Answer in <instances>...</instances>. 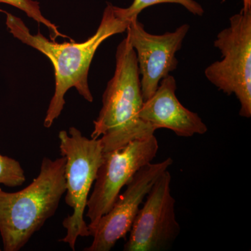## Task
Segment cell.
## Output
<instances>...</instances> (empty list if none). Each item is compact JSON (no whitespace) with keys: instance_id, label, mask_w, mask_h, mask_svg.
<instances>
[{"instance_id":"cell-15","label":"cell","mask_w":251,"mask_h":251,"mask_svg":"<svg viewBox=\"0 0 251 251\" xmlns=\"http://www.w3.org/2000/svg\"><path fill=\"white\" fill-rule=\"evenodd\" d=\"M1 251V248H0V251Z\"/></svg>"},{"instance_id":"cell-7","label":"cell","mask_w":251,"mask_h":251,"mask_svg":"<svg viewBox=\"0 0 251 251\" xmlns=\"http://www.w3.org/2000/svg\"><path fill=\"white\" fill-rule=\"evenodd\" d=\"M171 179L167 170L149 191L135 216L124 251H164L174 244L181 227L175 214L176 201L172 196Z\"/></svg>"},{"instance_id":"cell-14","label":"cell","mask_w":251,"mask_h":251,"mask_svg":"<svg viewBox=\"0 0 251 251\" xmlns=\"http://www.w3.org/2000/svg\"><path fill=\"white\" fill-rule=\"evenodd\" d=\"M243 3H244L243 9H251V0H243Z\"/></svg>"},{"instance_id":"cell-9","label":"cell","mask_w":251,"mask_h":251,"mask_svg":"<svg viewBox=\"0 0 251 251\" xmlns=\"http://www.w3.org/2000/svg\"><path fill=\"white\" fill-rule=\"evenodd\" d=\"M189 29V25L184 24L174 31L156 35L145 30L138 18L130 21L126 31L136 54L144 101L154 94L162 79L176 70V53L182 47Z\"/></svg>"},{"instance_id":"cell-1","label":"cell","mask_w":251,"mask_h":251,"mask_svg":"<svg viewBox=\"0 0 251 251\" xmlns=\"http://www.w3.org/2000/svg\"><path fill=\"white\" fill-rule=\"evenodd\" d=\"M4 12L10 33L23 44L45 54L53 66L55 88L44 119L46 128H50L60 116L66 103L65 94L73 87L86 100L93 102L88 75L94 54L102 43L110 36L125 32L130 24L129 21L117 14L115 6L107 3L100 25L93 36L83 42L59 44L49 40L39 31L36 34H31L21 18Z\"/></svg>"},{"instance_id":"cell-13","label":"cell","mask_w":251,"mask_h":251,"mask_svg":"<svg viewBox=\"0 0 251 251\" xmlns=\"http://www.w3.org/2000/svg\"><path fill=\"white\" fill-rule=\"evenodd\" d=\"M25 181V171L20 162L0 153V185L18 187L22 186Z\"/></svg>"},{"instance_id":"cell-4","label":"cell","mask_w":251,"mask_h":251,"mask_svg":"<svg viewBox=\"0 0 251 251\" xmlns=\"http://www.w3.org/2000/svg\"><path fill=\"white\" fill-rule=\"evenodd\" d=\"M59 150L66 158L65 202L73 209V214L62 221L67 234L59 242L69 244L75 251L77 238L90 237L85 212L91 188L103 160V147L100 139L87 138L80 130L70 127L59 131Z\"/></svg>"},{"instance_id":"cell-3","label":"cell","mask_w":251,"mask_h":251,"mask_svg":"<svg viewBox=\"0 0 251 251\" xmlns=\"http://www.w3.org/2000/svg\"><path fill=\"white\" fill-rule=\"evenodd\" d=\"M66 158L44 157L29 186L15 193L0 188V234L3 250L19 251L55 214L66 192Z\"/></svg>"},{"instance_id":"cell-8","label":"cell","mask_w":251,"mask_h":251,"mask_svg":"<svg viewBox=\"0 0 251 251\" xmlns=\"http://www.w3.org/2000/svg\"><path fill=\"white\" fill-rule=\"evenodd\" d=\"M171 158L159 163H150L135 173L119 195L111 209L90 230L93 242L85 251H110L120 239L130 232L140 204L163 172L173 165Z\"/></svg>"},{"instance_id":"cell-6","label":"cell","mask_w":251,"mask_h":251,"mask_svg":"<svg viewBox=\"0 0 251 251\" xmlns=\"http://www.w3.org/2000/svg\"><path fill=\"white\" fill-rule=\"evenodd\" d=\"M158 148V140L153 135L103 153L94 189L86 206L85 216L90 221L89 230L95 227L100 218L111 209L122 188L126 186L135 173L151 163Z\"/></svg>"},{"instance_id":"cell-5","label":"cell","mask_w":251,"mask_h":251,"mask_svg":"<svg viewBox=\"0 0 251 251\" xmlns=\"http://www.w3.org/2000/svg\"><path fill=\"white\" fill-rule=\"evenodd\" d=\"M214 47L222 54L204 71L209 82L240 103L239 115L251 117V9L229 18V27L218 34Z\"/></svg>"},{"instance_id":"cell-2","label":"cell","mask_w":251,"mask_h":251,"mask_svg":"<svg viewBox=\"0 0 251 251\" xmlns=\"http://www.w3.org/2000/svg\"><path fill=\"white\" fill-rule=\"evenodd\" d=\"M115 59V73L102 96V107L91 134L92 139H100L103 153L149 138L156 131L140 118L144 100L139 69L127 36L117 46Z\"/></svg>"},{"instance_id":"cell-11","label":"cell","mask_w":251,"mask_h":251,"mask_svg":"<svg viewBox=\"0 0 251 251\" xmlns=\"http://www.w3.org/2000/svg\"><path fill=\"white\" fill-rule=\"evenodd\" d=\"M163 3L181 5L195 16H202L204 13L202 6L195 0H133L128 7L120 8L115 6V9L119 16L130 22L132 20L138 18V15L146 8Z\"/></svg>"},{"instance_id":"cell-12","label":"cell","mask_w":251,"mask_h":251,"mask_svg":"<svg viewBox=\"0 0 251 251\" xmlns=\"http://www.w3.org/2000/svg\"><path fill=\"white\" fill-rule=\"evenodd\" d=\"M0 3L11 5L17 9L24 11L28 17L35 21L39 24H43L49 28L50 33L51 40L55 41L58 37L69 38L64 35L59 31L58 27L42 14L40 4L34 0H0Z\"/></svg>"},{"instance_id":"cell-10","label":"cell","mask_w":251,"mask_h":251,"mask_svg":"<svg viewBox=\"0 0 251 251\" xmlns=\"http://www.w3.org/2000/svg\"><path fill=\"white\" fill-rule=\"evenodd\" d=\"M176 90V80L173 75L162 79L154 94L144 101L140 118L155 130L168 128L183 138L206 133L208 128L201 117L180 103Z\"/></svg>"}]
</instances>
